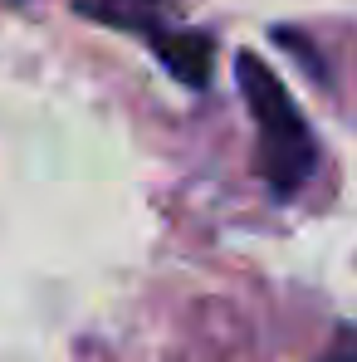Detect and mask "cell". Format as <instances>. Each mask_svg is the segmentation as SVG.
<instances>
[{"mask_svg": "<svg viewBox=\"0 0 357 362\" xmlns=\"http://www.w3.org/2000/svg\"><path fill=\"white\" fill-rule=\"evenodd\" d=\"M147 40H152V54L172 69L177 83H186V88L211 83V59H216L211 35H201V30H147Z\"/></svg>", "mask_w": 357, "mask_h": 362, "instance_id": "7a4b0ae2", "label": "cell"}, {"mask_svg": "<svg viewBox=\"0 0 357 362\" xmlns=\"http://www.w3.org/2000/svg\"><path fill=\"white\" fill-rule=\"evenodd\" d=\"M235 74H240V93L250 103V118H254V132H259V177L279 196H294L318 167V142H313L303 113L294 108L289 88L279 83V74L264 59L240 54Z\"/></svg>", "mask_w": 357, "mask_h": 362, "instance_id": "6da1fadb", "label": "cell"}]
</instances>
